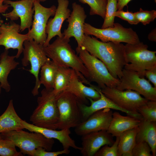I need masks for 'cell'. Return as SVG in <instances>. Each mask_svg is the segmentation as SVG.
Here are the masks:
<instances>
[{
  "instance_id": "6da1fadb",
  "label": "cell",
  "mask_w": 156,
  "mask_h": 156,
  "mask_svg": "<svg viewBox=\"0 0 156 156\" xmlns=\"http://www.w3.org/2000/svg\"><path fill=\"white\" fill-rule=\"evenodd\" d=\"M82 48L101 61L114 77L120 79L125 66L128 64L125 45L122 43L103 42L84 34Z\"/></svg>"
},
{
  "instance_id": "7a4b0ae2",
  "label": "cell",
  "mask_w": 156,
  "mask_h": 156,
  "mask_svg": "<svg viewBox=\"0 0 156 156\" xmlns=\"http://www.w3.org/2000/svg\"><path fill=\"white\" fill-rule=\"evenodd\" d=\"M70 41L63 37L57 36L52 43L43 46L45 54L58 66L69 67L74 70L83 83L90 86L88 71L79 55L72 48L69 43Z\"/></svg>"
},
{
  "instance_id": "3957f363",
  "label": "cell",
  "mask_w": 156,
  "mask_h": 156,
  "mask_svg": "<svg viewBox=\"0 0 156 156\" xmlns=\"http://www.w3.org/2000/svg\"><path fill=\"white\" fill-rule=\"evenodd\" d=\"M37 98L38 105L30 118L33 125L40 127L58 129L59 113L57 105V95L53 89L44 88Z\"/></svg>"
},
{
  "instance_id": "277c9868",
  "label": "cell",
  "mask_w": 156,
  "mask_h": 156,
  "mask_svg": "<svg viewBox=\"0 0 156 156\" xmlns=\"http://www.w3.org/2000/svg\"><path fill=\"white\" fill-rule=\"evenodd\" d=\"M29 133L23 129L12 130L0 133V137L12 141L24 155L32 156L37 148L51 151L55 143L53 139L47 138L37 132Z\"/></svg>"
},
{
  "instance_id": "5b68a950",
  "label": "cell",
  "mask_w": 156,
  "mask_h": 156,
  "mask_svg": "<svg viewBox=\"0 0 156 156\" xmlns=\"http://www.w3.org/2000/svg\"><path fill=\"white\" fill-rule=\"evenodd\" d=\"M56 102L59 113L57 129L75 128L82 121L81 102L74 94L63 91L57 95Z\"/></svg>"
},
{
  "instance_id": "8992f818",
  "label": "cell",
  "mask_w": 156,
  "mask_h": 156,
  "mask_svg": "<svg viewBox=\"0 0 156 156\" xmlns=\"http://www.w3.org/2000/svg\"><path fill=\"white\" fill-rule=\"evenodd\" d=\"M125 53L128 64L124 68L136 72L144 77L146 70L156 66V51L148 49V46L142 42L125 45Z\"/></svg>"
},
{
  "instance_id": "52a82bcc",
  "label": "cell",
  "mask_w": 156,
  "mask_h": 156,
  "mask_svg": "<svg viewBox=\"0 0 156 156\" xmlns=\"http://www.w3.org/2000/svg\"><path fill=\"white\" fill-rule=\"evenodd\" d=\"M84 32V34L94 36L103 42L135 44L140 42L138 35L132 28L125 27L118 23H114L112 27L99 29L85 23Z\"/></svg>"
},
{
  "instance_id": "ba28073f",
  "label": "cell",
  "mask_w": 156,
  "mask_h": 156,
  "mask_svg": "<svg viewBox=\"0 0 156 156\" xmlns=\"http://www.w3.org/2000/svg\"><path fill=\"white\" fill-rule=\"evenodd\" d=\"M76 51L88 71L90 81L96 83L100 89L105 86L116 87L120 82V79L112 76L101 61L82 48L76 49Z\"/></svg>"
},
{
  "instance_id": "9c48e42d",
  "label": "cell",
  "mask_w": 156,
  "mask_h": 156,
  "mask_svg": "<svg viewBox=\"0 0 156 156\" xmlns=\"http://www.w3.org/2000/svg\"><path fill=\"white\" fill-rule=\"evenodd\" d=\"M23 45V56L21 59V63L24 66L30 64L31 68L28 71L34 75L36 79L35 85L31 93L34 96H36L39 93L41 85L38 77L40 70L50 58L46 55L43 45L37 43L32 39L25 40Z\"/></svg>"
},
{
  "instance_id": "30bf717a",
  "label": "cell",
  "mask_w": 156,
  "mask_h": 156,
  "mask_svg": "<svg viewBox=\"0 0 156 156\" xmlns=\"http://www.w3.org/2000/svg\"><path fill=\"white\" fill-rule=\"evenodd\" d=\"M38 0H34V13L31 28L28 29L29 39L34 40L38 44L43 45L47 38L46 28L51 16H54L57 8L55 5L50 7H44Z\"/></svg>"
},
{
  "instance_id": "8fae6325",
  "label": "cell",
  "mask_w": 156,
  "mask_h": 156,
  "mask_svg": "<svg viewBox=\"0 0 156 156\" xmlns=\"http://www.w3.org/2000/svg\"><path fill=\"white\" fill-rule=\"evenodd\" d=\"M101 92L117 105L126 110L138 112L140 107L148 100L134 90H120L106 86L100 89Z\"/></svg>"
},
{
  "instance_id": "7c38bea8",
  "label": "cell",
  "mask_w": 156,
  "mask_h": 156,
  "mask_svg": "<svg viewBox=\"0 0 156 156\" xmlns=\"http://www.w3.org/2000/svg\"><path fill=\"white\" fill-rule=\"evenodd\" d=\"M120 80L116 87L117 89L134 90L148 100L156 101V87L144 77H140L136 72L124 68Z\"/></svg>"
},
{
  "instance_id": "4fadbf2b",
  "label": "cell",
  "mask_w": 156,
  "mask_h": 156,
  "mask_svg": "<svg viewBox=\"0 0 156 156\" xmlns=\"http://www.w3.org/2000/svg\"><path fill=\"white\" fill-rule=\"evenodd\" d=\"M72 11L67 19L68 25L62 33L64 39L70 40L72 37L77 42L79 49L82 47L84 36V26L87 17L84 9L80 5L75 2L72 4Z\"/></svg>"
},
{
  "instance_id": "5bb4252c",
  "label": "cell",
  "mask_w": 156,
  "mask_h": 156,
  "mask_svg": "<svg viewBox=\"0 0 156 156\" xmlns=\"http://www.w3.org/2000/svg\"><path fill=\"white\" fill-rule=\"evenodd\" d=\"M34 0H19L16 1L4 0L3 3L13 8L9 12L2 14V16L12 21L21 20L20 31H23L26 29H30L32 23L33 17L34 13Z\"/></svg>"
},
{
  "instance_id": "9a60e30c",
  "label": "cell",
  "mask_w": 156,
  "mask_h": 156,
  "mask_svg": "<svg viewBox=\"0 0 156 156\" xmlns=\"http://www.w3.org/2000/svg\"><path fill=\"white\" fill-rule=\"evenodd\" d=\"M20 25L13 22L2 23L0 27V46H3L5 50L10 49H17L15 56L18 58L23 52L24 41L29 39L28 33L22 34L20 31Z\"/></svg>"
},
{
  "instance_id": "2e32d148",
  "label": "cell",
  "mask_w": 156,
  "mask_h": 156,
  "mask_svg": "<svg viewBox=\"0 0 156 156\" xmlns=\"http://www.w3.org/2000/svg\"><path fill=\"white\" fill-rule=\"evenodd\" d=\"M112 110L109 108L94 112L87 120L75 127V133L82 136L93 132L107 131L112 119Z\"/></svg>"
},
{
  "instance_id": "e0dca14e",
  "label": "cell",
  "mask_w": 156,
  "mask_h": 156,
  "mask_svg": "<svg viewBox=\"0 0 156 156\" xmlns=\"http://www.w3.org/2000/svg\"><path fill=\"white\" fill-rule=\"evenodd\" d=\"M58 6L53 18L49 19L47 23L46 32L47 35L46 40L43 45L46 47L50 43L51 39L57 36L62 37L61 29L63 23L69 17L71 11L68 8V0H57Z\"/></svg>"
},
{
  "instance_id": "ac0fdd59",
  "label": "cell",
  "mask_w": 156,
  "mask_h": 156,
  "mask_svg": "<svg viewBox=\"0 0 156 156\" xmlns=\"http://www.w3.org/2000/svg\"><path fill=\"white\" fill-rule=\"evenodd\" d=\"M81 149L83 156H93L103 146H111L114 143L113 136L106 130L93 132L82 136Z\"/></svg>"
},
{
  "instance_id": "d6986e66",
  "label": "cell",
  "mask_w": 156,
  "mask_h": 156,
  "mask_svg": "<svg viewBox=\"0 0 156 156\" xmlns=\"http://www.w3.org/2000/svg\"><path fill=\"white\" fill-rule=\"evenodd\" d=\"M97 90H98L100 95L99 99L94 100L90 98L88 99L91 102L90 106H87L81 103L80 104L82 121L87 120L94 112L105 108L120 111L125 113L127 115L133 117L141 120L143 119L142 116L138 112H130L121 108L106 97L101 92L100 88Z\"/></svg>"
},
{
  "instance_id": "ffe728a7",
  "label": "cell",
  "mask_w": 156,
  "mask_h": 156,
  "mask_svg": "<svg viewBox=\"0 0 156 156\" xmlns=\"http://www.w3.org/2000/svg\"><path fill=\"white\" fill-rule=\"evenodd\" d=\"M21 125L24 129L31 132L40 133L47 138L57 140L62 144L63 149L68 150L70 147L80 151L81 147L77 146L74 140L70 136L69 129L58 131L36 126L21 120Z\"/></svg>"
},
{
  "instance_id": "44dd1931",
  "label": "cell",
  "mask_w": 156,
  "mask_h": 156,
  "mask_svg": "<svg viewBox=\"0 0 156 156\" xmlns=\"http://www.w3.org/2000/svg\"><path fill=\"white\" fill-rule=\"evenodd\" d=\"M64 91L72 93L81 103L83 104L87 102V99L88 98L96 100L100 97L98 90L92 86H87L83 84L74 70L69 84Z\"/></svg>"
},
{
  "instance_id": "7402d4cb",
  "label": "cell",
  "mask_w": 156,
  "mask_h": 156,
  "mask_svg": "<svg viewBox=\"0 0 156 156\" xmlns=\"http://www.w3.org/2000/svg\"><path fill=\"white\" fill-rule=\"evenodd\" d=\"M141 120L130 116H122L119 112H113L107 131L113 136L119 137L124 132L138 126Z\"/></svg>"
},
{
  "instance_id": "603a6c76",
  "label": "cell",
  "mask_w": 156,
  "mask_h": 156,
  "mask_svg": "<svg viewBox=\"0 0 156 156\" xmlns=\"http://www.w3.org/2000/svg\"><path fill=\"white\" fill-rule=\"evenodd\" d=\"M21 120L15 110L13 100H10L6 110L0 116V133L23 129Z\"/></svg>"
},
{
  "instance_id": "cb8c5ba5",
  "label": "cell",
  "mask_w": 156,
  "mask_h": 156,
  "mask_svg": "<svg viewBox=\"0 0 156 156\" xmlns=\"http://www.w3.org/2000/svg\"><path fill=\"white\" fill-rule=\"evenodd\" d=\"M136 142H145L150 146L153 156L156 155V122L142 120L139 126Z\"/></svg>"
},
{
  "instance_id": "d4e9b609",
  "label": "cell",
  "mask_w": 156,
  "mask_h": 156,
  "mask_svg": "<svg viewBox=\"0 0 156 156\" xmlns=\"http://www.w3.org/2000/svg\"><path fill=\"white\" fill-rule=\"evenodd\" d=\"M15 56L8 55V50H5L0 56V83L1 88L6 92L11 90V86L8 80L11 71L15 69L19 63L16 61Z\"/></svg>"
},
{
  "instance_id": "484cf974",
  "label": "cell",
  "mask_w": 156,
  "mask_h": 156,
  "mask_svg": "<svg viewBox=\"0 0 156 156\" xmlns=\"http://www.w3.org/2000/svg\"><path fill=\"white\" fill-rule=\"evenodd\" d=\"M138 130L139 126L124 132L119 137L118 156H132Z\"/></svg>"
},
{
  "instance_id": "4316f807",
  "label": "cell",
  "mask_w": 156,
  "mask_h": 156,
  "mask_svg": "<svg viewBox=\"0 0 156 156\" xmlns=\"http://www.w3.org/2000/svg\"><path fill=\"white\" fill-rule=\"evenodd\" d=\"M73 70V69L69 67L58 66L53 88L56 94L57 95L64 91L68 86Z\"/></svg>"
},
{
  "instance_id": "83f0119b",
  "label": "cell",
  "mask_w": 156,
  "mask_h": 156,
  "mask_svg": "<svg viewBox=\"0 0 156 156\" xmlns=\"http://www.w3.org/2000/svg\"><path fill=\"white\" fill-rule=\"evenodd\" d=\"M57 66V65L49 59L41 67L39 80L40 84L43 85L45 88L53 89Z\"/></svg>"
},
{
  "instance_id": "f1b7e54d",
  "label": "cell",
  "mask_w": 156,
  "mask_h": 156,
  "mask_svg": "<svg viewBox=\"0 0 156 156\" xmlns=\"http://www.w3.org/2000/svg\"><path fill=\"white\" fill-rule=\"evenodd\" d=\"M90 7V14L98 15L104 19L105 16L107 0H78Z\"/></svg>"
},
{
  "instance_id": "f546056e",
  "label": "cell",
  "mask_w": 156,
  "mask_h": 156,
  "mask_svg": "<svg viewBox=\"0 0 156 156\" xmlns=\"http://www.w3.org/2000/svg\"><path fill=\"white\" fill-rule=\"evenodd\" d=\"M138 112L141 115L144 120L156 122V101L148 100L146 104L138 108Z\"/></svg>"
},
{
  "instance_id": "4dcf8cb0",
  "label": "cell",
  "mask_w": 156,
  "mask_h": 156,
  "mask_svg": "<svg viewBox=\"0 0 156 156\" xmlns=\"http://www.w3.org/2000/svg\"><path fill=\"white\" fill-rule=\"evenodd\" d=\"M117 0H107L105 15L101 28L114 26L115 17L114 13L117 10Z\"/></svg>"
},
{
  "instance_id": "1f68e13d",
  "label": "cell",
  "mask_w": 156,
  "mask_h": 156,
  "mask_svg": "<svg viewBox=\"0 0 156 156\" xmlns=\"http://www.w3.org/2000/svg\"><path fill=\"white\" fill-rule=\"evenodd\" d=\"M0 155L2 156H21L23 154L17 151L16 146L11 141L0 137Z\"/></svg>"
},
{
  "instance_id": "d6a6232c",
  "label": "cell",
  "mask_w": 156,
  "mask_h": 156,
  "mask_svg": "<svg viewBox=\"0 0 156 156\" xmlns=\"http://www.w3.org/2000/svg\"><path fill=\"white\" fill-rule=\"evenodd\" d=\"M134 13L139 23H141L144 25L149 24L156 18V11L154 10H144L140 8L139 11Z\"/></svg>"
},
{
  "instance_id": "836d02e7",
  "label": "cell",
  "mask_w": 156,
  "mask_h": 156,
  "mask_svg": "<svg viewBox=\"0 0 156 156\" xmlns=\"http://www.w3.org/2000/svg\"><path fill=\"white\" fill-rule=\"evenodd\" d=\"M119 137H116V140L111 146L105 145L101 148L95 154L94 156H118V146Z\"/></svg>"
},
{
  "instance_id": "e575fe53",
  "label": "cell",
  "mask_w": 156,
  "mask_h": 156,
  "mask_svg": "<svg viewBox=\"0 0 156 156\" xmlns=\"http://www.w3.org/2000/svg\"><path fill=\"white\" fill-rule=\"evenodd\" d=\"M148 144L145 142H136L132 152V156H152Z\"/></svg>"
},
{
  "instance_id": "d590c367",
  "label": "cell",
  "mask_w": 156,
  "mask_h": 156,
  "mask_svg": "<svg viewBox=\"0 0 156 156\" xmlns=\"http://www.w3.org/2000/svg\"><path fill=\"white\" fill-rule=\"evenodd\" d=\"M114 16L125 20L131 25H137L139 22L136 18L134 13L128 10L124 11L123 10H117L114 14Z\"/></svg>"
},
{
  "instance_id": "8d00e7d4",
  "label": "cell",
  "mask_w": 156,
  "mask_h": 156,
  "mask_svg": "<svg viewBox=\"0 0 156 156\" xmlns=\"http://www.w3.org/2000/svg\"><path fill=\"white\" fill-rule=\"evenodd\" d=\"M70 152L69 149H63L56 152H49L46 151L45 149L42 147H39L34 151L32 156H57L64 154H68Z\"/></svg>"
},
{
  "instance_id": "74e56055",
  "label": "cell",
  "mask_w": 156,
  "mask_h": 156,
  "mask_svg": "<svg viewBox=\"0 0 156 156\" xmlns=\"http://www.w3.org/2000/svg\"><path fill=\"white\" fill-rule=\"evenodd\" d=\"M144 76L148 79L156 87V66L145 70Z\"/></svg>"
},
{
  "instance_id": "f35d334b",
  "label": "cell",
  "mask_w": 156,
  "mask_h": 156,
  "mask_svg": "<svg viewBox=\"0 0 156 156\" xmlns=\"http://www.w3.org/2000/svg\"><path fill=\"white\" fill-rule=\"evenodd\" d=\"M131 0H117V9L118 10H123L124 8L127 6Z\"/></svg>"
},
{
  "instance_id": "ab89813d",
  "label": "cell",
  "mask_w": 156,
  "mask_h": 156,
  "mask_svg": "<svg viewBox=\"0 0 156 156\" xmlns=\"http://www.w3.org/2000/svg\"><path fill=\"white\" fill-rule=\"evenodd\" d=\"M148 39L151 41H156V29L152 30L149 34L148 36Z\"/></svg>"
},
{
  "instance_id": "60d3db41",
  "label": "cell",
  "mask_w": 156,
  "mask_h": 156,
  "mask_svg": "<svg viewBox=\"0 0 156 156\" xmlns=\"http://www.w3.org/2000/svg\"><path fill=\"white\" fill-rule=\"evenodd\" d=\"M3 3V2L0 0V14L5 13L10 7L9 5Z\"/></svg>"
},
{
  "instance_id": "b9f144b4",
  "label": "cell",
  "mask_w": 156,
  "mask_h": 156,
  "mask_svg": "<svg viewBox=\"0 0 156 156\" xmlns=\"http://www.w3.org/2000/svg\"><path fill=\"white\" fill-rule=\"evenodd\" d=\"M3 23V22L1 21V18L0 17V27L1 25V24Z\"/></svg>"
},
{
  "instance_id": "7bdbcfd3",
  "label": "cell",
  "mask_w": 156,
  "mask_h": 156,
  "mask_svg": "<svg viewBox=\"0 0 156 156\" xmlns=\"http://www.w3.org/2000/svg\"><path fill=\"white\" fill-rule=\"evenodd\" d=\"M38 0L40 2H44L46 1L47 0Z\"/></svg>"
},
{
  "instance_id": "ee69618b",
  "label": "cell",
  "mask_w": 156,
  "mask_h": 156,
  "mask_svg": "<svg viewBox=\"0 0 156 156\" xmlns=\"http://www.w3.org/2000/svg\"><path fill=\"white\" fill-rule=\"evenodd\" d=\"M2 88H1V84L0 83V94H1V89Z\"/></svg>"
},
{
  "instance_id": "f6af8a7d",
  "label": "cell",
  "mask_w": 156,
  "mask_h": 156,
  "mask_svg": "<svg viewBox=\"0 0 156 156\" xmlns=\"http://www.w3.org/2000/svg\"><path fill=\"white\" fill-rule=\"evenodd\" d=\"M3 2L4 0H1Z\"/></svg>"
}]
</instances>
